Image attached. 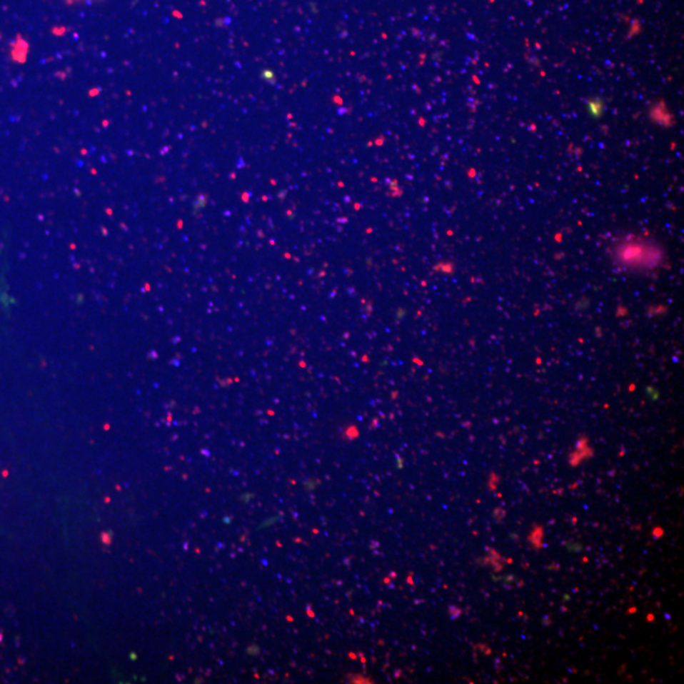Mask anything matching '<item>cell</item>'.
I'll return each mask as SVG.
<instances>
[{"instance_id": "obj_1", "label": "cell", "mask_w": 684, "mask_h": 684, "mask_svg": "<svg viewBox=\"0 0 684 684\" xmlns=\"http://www.w3.org/2000/svg\"><path fill=\"white\" fill-rule=\"evenodd\" d=\"M612 258L621 269L646 273L660 268L665 253L658 242L641 236L628 235L615 242Z\"/></svg>"}, {"instance_id": "obj_2", "label": "cell", "mask_w": 684, "mask_h": 684, "mask_svg": "<svg viewBox=\"0 0 684 684\" xmlns=\"http://www.w3.org/2000/svg\"><path fill=\"white\" fill-rule=\"evenodd\" d=\"M29 45L26 39H23L21 36H18L16 39V44L11 47V56L16 61H26L27 55H29Z\"/></svg>"}, {"instance_id": "obj_3", "label": "cell", "mask_w": 684, "mask_h": 684, "mask_svg": "<svg viewBox=\"0 0 684 684\" xmlns=\"http://www.w3.org/2000/svg\"><path fill=\"white\" fill-rule=\"evenodd\" d=\"M65 6H81V4H89V3H101L104 0H62Z\"/></svg>"}, {"instance_id": "obj_4", "label": "cell", "mask_w": 684, "mask_h": 684, "mask_svg": "<svg viewBox=\"0 0 684 684\" xmlns=\"http://www.w3.org/2000/svg\"><path fill=\"white\" fill-rule=\"evenodd\" d=\"M51 32H52L54 36L62 37V36H65V34H66V32H68V29H66L65 26H55Z\"/></svg>"}]
</instances>
